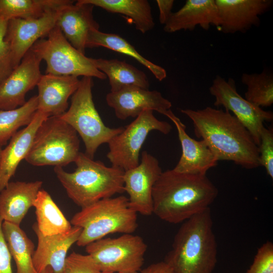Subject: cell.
Instances as JSON below:
<instances>
[{
    "mask_svg": "<svg viewBox=\"0 0 273 273\" xmlns=\"http://www.w3.org/2000/svg\"><path fill=\"white\" fill-rule=\"evenodd\" d=\"M181 112L192 120L195 134L205 142L218 161H231L248 169L260 166L258 147L231 112L211 107Z\"/></svg>",
    "mask_w": 273,
    "mask_h": 273,
    "instance_id": "6da1fadb",
    "label": "cell"
},
{
    "mask_svg": "<svg viewBox=\"0 0 273 273\" xmlns=\"http://www.w3.org/2000/svg\"><path fill=\"white\" fill-rule=\"evenodd\" d=\"M218 193L206 174L167 170L153 189V214L170 223L183 222L210 208Z\"/></svg>",
    "mask_w": 273,
    "mask_h": 273,
    "instance_id": "7a4b0ae2",
    "label": "cell"
},
{
    "mask_svg": "<svg viewBox=\"0 0 273 273\" xmlns=\"http://www.w3.org/2000/svg\"><path fill=\"white\" fill-rule=\"evenodd\" d=\"M217 245L210 208L183 222L164 261L174 273H212Z\"/></svg>",
    "mask_w": 273,
    "mask_h": 273,
    "instance_id": "3957f363",
    "label": "cell"
},
{
    "mask_svg": "<svg viewBox=\"0 0 273 273\" xmlns=\"http://www.w3.org/2000/svg\"><path fill=\"white\" fill-rule=\"evenodd\" d=\"M74 163L76 168L72 172L61 167H55L54 172L68 196L81 208L125 192L123 170L108 167L82 152Z\"/></svg>",
    "mask_w": 273,
    "mask_h": 273,
    "instance_id": "277c9868",
    "label": "cell"
},
{
    "mask_svg": "<svg viewBox=\"0 0 273 273\" xmlns=\"http://www.w3.org/2000/svg\"><path fill=\"white\" fill-rule=\"evenodd\" d=\"M70 222L82 229L76 243L85 247L111 234H132L138 226V213L130 207L128 198L119 196L82 208Z\"/></svg>",
    "mask_w": 273,
    "mask_h": 273,
    "instance_id": "5b68a950",
    "label": "cell"
},
{
    "mask_svg": "<svg viewBox=\"0 0 273 273\" xmlns=\"http://www.w3.org/2000/svg\"><path fill=\"white\" fill-rule=\"evenodd\" d=\"M93 77L84 76L80 79L79 85L72 96L69 108L58 116L80 135L85 146L84 153L92 159L101 145L108 144L124 129L105 125L93 101Z\"/></svg>",
    "mask_w": 273,
    "mask_h": 273,
    "instance_id": "8992f818",
    "label": "cell"
},
{
    "mask_svg": "<svg viewBox=\"0 0 273 273\" xmlns=\"http://www.w3.org/2000/svg\"><path fill=\"white\" fill-rule=\"evenodd\" d=\"M79 148L76 131L59 116H50L37 128L25 160L36 166L63 167L75 161Z\"/></svg>",
    "mask_w": 273,
    "mask_h": 273,
    "instance_id": "52a82bcc",
    "label": "cell"
},
{
    "mask_svg": "<svg viewBox=\"0 0 273 273\" xmlns=\"http://www.w3.org/2000/svg\"><path fill=\"white\" fill-rule=\"evenodd\" d=\"M30 50L46 62V74L107 78L96 67L93 58L74 48L56 25L46 37L36 41Z\"/></svg>",
    "mask_w": 273,
    "mask_h": 273,
    "instance_id": "ba28073f",
    "label": "cell"
},
{
    "mask_svg": "<svg viewBox=\"0 0 273 273\" xmlns=\"http://www.w3.org/2000/svg\"><path fill=\"white\" fill-rule=\"evenodd\" d=\"M147 245L142 238L125 234L115 238H102L85 246L102 272H138L144 264Z\"/></svg>",
    "mask_w": 273,
    "mask_h": 273,
    "instance_id": "9c48e42d",
    "label": "cell"
},
{
    "mask_svg": "<svg viewBox=\"0 0 273 273\" xmlns=\"http://www.w3.org/2000/svg\"><path fill=\"white\" fill-rule=\"evenodd\" d=\"M153 112L143 111L109 141L107 157L112 166L124 171L136 167L140 163V151L149 133L153 130L164 134L171 131L172 125L158 119Z\"/></svg>",
    "mask_w": 273,
    "mask_h": 273,
    "instance_id": "30bf717a",
    "label": "cell"
},
{
    "mask_svg": "<svg viewBox=\"0 0 273 273\" xmlns=\"http://www.w3.org/2000/svg\"><path fill=\"white\" fill-rule=\"evenodd\" d=\"M209 90L215 98L214 106H222L225 110L232 112L249 131L258 147L264 127L263 123L272 120V112L264 110L243 98L238 93L235 80L232 78L226 80L219 75L216 76Z\"/></svg>",
    "mask_w": 273,
    "mask_h": 273,
    "instance_id": "8fae6325",
    "label": "cell"
},
{
    "mask_svg": "<svg viewBox=\"0 0 273 273\" xmlns=\"http://www.w3.org/2000/svg\"><path fill=\"white\" fill-rule=\"evenodd\" d=\"M162 172L157 159L146 151L142 152L138 166L124 171V191L129 196L130 207L137 213L153 214V189Z\"/></svg>",
    "mask_w": 273,
    "mask_h": 273,
    "instance_id": "7c38bea8",
    "label": "cell"
},
{
    "mask_svg": "<svg viewBox=\"0 0 273 273\" xmlns=\"http://www.w3.org/2000/svg\"><path fill=\"white\" fill-rule=\"evenodd\" d=\"M60 8L50 10L37 18H15L8 21L4 39L11 50L15 67L34 43L46 37L55 27Z\"/></svg>",
    "mask_w": 273,
    "mask_h": 273,
    "instance_id": "4fadbf2b",
    "label": "cell"
},
{
    "mask_svg": "<svg viewBox=\"0 0 273 273\" xmlns=\"http://www.w3.org/2000/svg\"><path fill=\"white\" fill-rule=\"evenodd\" d=\"M41 60L31 50L24 55L19 64L0 84V110H12L26 102V94L36 86L42 75Z\"/></svg>",
    "mask_w": 273,
    "mask_h": 273,
    "instance_id": "5bb4252c",
    "label": "cell"
},
{
    "mask_svg": "<svg viewBox=\"0 0 273 273\" xmlns=\"http://www.w3.org/2000/svg\"><path fill=\"white\" fill-rule=\"evenodd\" d=\"M107 105L113 108L117 118L125 120L136 118L143 111H155L167 117L171 112V103L157 90L128 87L110 92L106 97Z\"/></svg>",
    "mask_w": 273,
    "mask_h": 273,
    "instance_id": "9a60e30c",
    "label": "cell"
},
{
    "mask_svg": "<svg viewBox=\"0 0 273 273\" xmlns=\"http://www.w3.org/2000/svg\"><path fill=\"white\" fill-rule=\"evenodd\" d=\"M220 20L219 30L244 33L259 26L260 16L270 10L272 0H215Z\"/></svg>",
    "mask_w": 273,
    "mask_h": 273,
    "instance_id": "2e32d148",
    "label": "cell"
},
{
    "mask_svg": "<svg viewBox=\"0 0 273 273\" xmlns=\"http://www.w3.org/2000/svg\"><path fill=\"white\" fill-rule=\"evenodd\" d=\"M74 3L70 1L59 8L56 25L74 48L85 54L89 32L99 30L100 25L94 18L93 5L79 0Z\"/></svg>",
    "mask_w": 273,
    "mask_h": 273,
    "instance_id": "e0dca14e",
    "label": "cell"
},
{
    "mask_svg": "<svg viewBox=\"0 0 273 273\" xmlns=\"http://www.w3.org/2000/svg\"><path fill=\"white\" fill-rule=\"evenodd\" d=\"M37 238V245L34 251L33 264L37 273L47 266H51L55 273H62L67 252L77 241L82 229L72 226L67 232L52 236H43L35 223L32 226Z\"/></svg>",
    "mask_w": 273,
    "mask_h": 273,
    "instance_id": "ac0fdd59",
    "label": "cell"
},
{
    "mask_svg": "<svg viewBox=\"0 0 273 273\" xmlns=\"http://www.w3.org/2000/svg\"><path fill=\"white\" fill-rule=\"evenodd\" d=\"M79 83L80 79L75 76L42 75L36 85L37 110L49 117L61 115L68 109V100Z\"/></svg>",
    "mask_w": 273,
    "mask_h": 273,
    "instance_id": "d6986e66",
    "label": "cell"
},
{
    "mask_svg": "<svg viewBox=\"0 0 273 273\" xmlns=\"http://www.w3.org/2000/svg\"><path fill=\"white\" fill-rule=\"evenodd\" d=\"M167 117L174 124L181 148L180 158L173 170L179 172L206 174L218 161L214 154L203 140L190 137L186 127L172 112Z\"/></svg>",
    "mask_w": 273,
    "mask_h": 273,
    "instance_id": "ffe728a7",
    "label": "cell"
},
{
    "mask_svg": "<svg viewBox=\"0 0 273 273\" xmlns=\"http://www.w3.org/2000/svg\"><path fill=\"white\" fill-rule=\"evenodd\" d=\"M48 116L37 110L31 122L18 130L2 149L0 159V192L10 181L20 162L27 155L36 130Z\"/></svg>",
    "mask_w": 273,
    "mask_h": 273,
    "instance_id": "44dd1931",
    "label": "cell"
},
{
    "mask_svg": "<svg viewBox=\"0 0 273 273\" xmlns=\"http://www.w3.org/2000/svg\"><path fill=\"white\" fill-rule=\"evenodd\" d=\"M220 23L215 0H187L179 10L172 13L163 29L168 33L193 31L199 25L207 31L211 25L218 28Z\"/></svg>",
    "mask_w": 273,
    "mask_h": 273,
    "instance_id": "7402d4cb",
    "label": "cell"
},
{
    "mask_svg": "<svg viewBox=\"0 0 273 273\" xmlns=\"http://www.w3.org/2000/svg\"><path fill=\"white\" fill-rule=\"evenodd\" d=\"M42 181H10L0 192V218L19 225L33 206Z\"/></svg>",
    "mask_w": 273,
    "mask_h": 273,
    "instance_id": "603a6c76",
    "label": "cell"
},
{
    "mask_svg": "<svg viewBox=\"0 0 273 273\" xmlns=\"http://www.w3.org/2000/svg\"><path fill=\"white\" fill-rule=\"evenodd\" d=\"M96 67L108 78L110 92H117L128 87L149 89L150 83L146 74L124 61L116 59H94Z\"/></svg>",
    "mask_w": 273,
    "mask_h": 273,
    "instance_id": "cb8c5ba5",
    "label": "cell"
},
{
    "mask_svg": "<svg viewBox=\"0 0 273 273\" xmlns=\"http://www.w3.org/2000/svg\"><path fill=\"white\" fill-rule=\"evenodd\" d=\"M83 3L102 8L110 13L125 16L142 33L155 26L151 8L147 0H79Z\"/></svg>",
    "mask_w": 273,
    "mask_h": 273,
    "instance_id": "d4e9b609",
    "label": "cell"
},
{
    "mask_svg": "<svg viewBox=\"0 0 273 273\" xmlns=\"http://www.w3.org/2000/svg\"><path fill=\"white\" fill-rule=\"evenodd\" d=\"M104 47L130 56L146 67L159 81L167 76L166 70L141 55L129 42L117 34L105 33L100 30H91L88 35L86 48Z\"/></svg>",
    "mask_w": 273,
    "mask_h": 273,
    "instance_id": "484cf974",
    "label": "cell"
},
{
    "mask_svg": "<svg viewBox=\"0 0 273 273\" xmlns=\"http://www.w3.org/2000/svg\"><path fill=\"white\" fill-rule=\"evenodd\" d=\"M33 206L35 209V224L43 236L63 233L72 228L70 222L44 190L41 189L38 191Z\"/></svg>",
    "mask_w": 273,
    "mask_h": 273,
    "instance_id": "4316f807",
    "label": "cell"
},
{
    "mask_svg": "<svg viewBox=\"0 0 273 273\" xmlns=\"http://www.w3.org/2000/svg\"><path fill=\"white\" fill-rule=\"evenodd\" d=\"M2 231L11 257L16 265V273H37L33 264L34 246L25 233L17 225L2 223Z\"/></svg>",
    "mask_w": 273,
    "mask_h": 273,
    "instance_id": "83f0119b",
    "label": "cell"
},
{
    "mask_svg": "<svg viewBox=\"0 0 273 273\" xmlns=\"http://www.w3.org/2000/svg\"><path fill=\"white\" fill-rule=\"evenodd\" d=\"M70 0H0V20L35 19L56 9Z\"/></svg>",
    "mask_w": 273,
    "mask_h": 273,
    "instance_id": "f1b7e54d",
    "label": "cell"
},
{
    "mask_svg": "<svg viewBox=\"0 0 273 273\" xmlns=\"http://www.w3.org/2000/svg\"><path fill=\"white\" fill-rule=\"evenodd\" d=\"M37 107V97L34 96L20 107L12 110H0L1 147L6 145L20 127L31 122Z\"/></svg>",
    "mask_w": 273,
    "mask_h": 273,
    "instance_id": "f546056e",
    "label": "cell"
},
{
    "mask_svg": "<svg viewBox=\"0 0 273 273\" xmlns=\"http://www.w3.org/2000/svg\"><path fill=\"white\" fill-rule=\"evenodd\" d=\"M242 83L247 87L245 99L262 108L273 104V75L267 70L259 73H244Z\"/></svg>",
    "mask_w": 273,
    "mask_h": 273,
    "instance_id": "4dcf8cb0",
    "label": "cell"
},
{
    "mask_svg": "<svg viewBox=\"0 0 273 273\" xmlns=\"http://www.w3.org/2000/svg\"><path fill=\"white\" fill-rule=\"evenodd\" d=\"M62 273H102L88 254L73 252L65 260Z\"/></svg>",
    "mask_w": 273,
    "mask_h": 273,
    "instance_id": "1f68e13d",
    "label": "cell"
},
{
    "mask_svg": "<svg viewBox=\"0 0 273 273\" xmlns=\"http://www.w3.org/2000/svg\"><path fill=\"white\" fill-rule=\"evenodd\" d=\"M260 166L265 169L266 172L273 178V130L272 128L265 127L260 135V143L258 146Z\"/></svg>",
    "mask_w": 273,
    "mask_h": 273,
    "instance_id": "d6a6232c",
    "label": "cell"
},
{
    "mask_svg": "<svg viewBox=\"0 0 273 273\" xmlns=\"http://www.w3.org/2000/svg\"><path fill=\"white\" fill-rule=\"evenodd\" d=\"M246 273H273V244L267 241L258 249Z\"/></svg>",
    "mask_w": 273,
    "mask_h": 273,
    "instance_id": "836d02e7",
    "label": "cell"
},
{
    "mask_svg": "<svg viewBox=\"0 0 273 273\" xmlns=\"http://www.w3.org/2000/svg\"><path fill=\"white\" fill-rule=\"evenodd\" d=\"M7 23L8 21L0 20V84L15 68L11 50L4 39Z\"/></svg>",
    "mask_w": 273,
    "mask_h": 273,
    "instance_id": "e575fe53",
    "label": "cell"
},
{
    "mask_svg": "<svg viewBox=\"0 0 273 273\" xmlns=\"http://www.w3.org/2000/svg\"><path fill=\"white\" fill-rule=\"evenodd\" d=\"M3 220L0 218V273H13L11 266V255L5 240L3 231Z\"/></svg>",
    "mask_w": 273,
    "mask_h": 273,
    "instance_id": "d590c367",
    "label": "cell"
},
{
    "mask_svg": "<svg viewBox=\"0 0 273 273\" xmlns=\"http://www.w3.org/2000/svg\"><path fill=\"white\" fill-rule=\"evenodd\" d=\"M156 3L159 10V22L164 25L173 13L172 9L174 1L173 0H157Z\"/></svg>",
    "mask_w": 273,
    "mask_h": 273,
    "instance_id": "8d00e7d4",
    "label": "cell"
},
{
    "mask_svg": "<svg viewBox=\"0 0 273 273\" xmlns=\"http://www.w3.org/2000/svg\"><path fill=\"white\" fill-rule=\"evenodd\" d=\"M141 273H174L164 261L152 263L141 271Z\"/></svg>",
    "mask_w": 273,
    "mask_h": 273,
    "instance_id": "74e56055",
    "label": "cell"
},
{
    "mask_svg": "<svg viewBox=\"0 0 273 273\" xmlns=\"http://www.w3.org/2000/svg\"><path fill=\"white\" fill-rule=\"evenodd\" d=\"M38 273H55V272L54 271L52 268L51 266H49Z\"/></svg>",
    "mask_w": 273,
    "mask_h": 273,
    "instance_id": "f35d334b",
    "label": "cell"
},
{
    "mask_svg": "<svg viewBox=\"0 0 273 273\" xmlns=\"http://www.w3.org/2000/svg\"><path fill=\"white\" fill-rule=\"evenodd\" d=\"M2 147L0 146V159H1V152H2Z\"/></svg>",
    "mask_w": 273,
    "mask_h": 273,
    "instance_id": "ab89813d",
    "label": "cell"
},
{
    "mask_svg": "<svg viewBox=\"0 0 273 273\" xmlns=\"http://www.w3.org/2000/svg\"><path fill=\"white\" fill-rule=\"evenodd\" d=\"M102 273H109V272H102ZM133 273H139V272H133Z\"/></svg>",
    "mask_w": 273,
    "mask_h": 273,
    "instance_id": "60d3db41",
    "label": "cell"
}]
</instances>
